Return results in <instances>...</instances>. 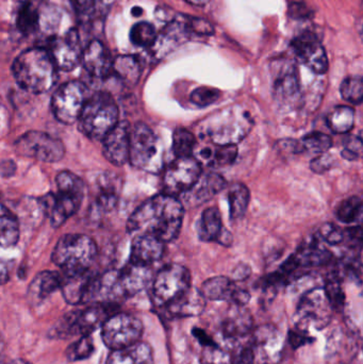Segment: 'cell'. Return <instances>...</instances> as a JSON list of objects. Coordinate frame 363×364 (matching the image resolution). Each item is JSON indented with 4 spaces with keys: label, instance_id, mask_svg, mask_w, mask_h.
<instances>
[{
    "label": "cell",
    "instance_id": "484cf974",
    "mask_svg": "<svg viewBox=\"0 0 363 364\" xmlns=\"http://www.w3.org/2000/svg\"><path fill=\"white\" fill-rule=\"evenodd\" d=\"M62 277L53 271L40 272L34 277L28 290V299L33 305H38L61 288Z\"/></svg>",
    "mask_w": 363,
    "mask_h": 364
},
{
    "label": "cell",
    "instance_id": "f6af8a7d",
    "mask_svg": "<svg viewBox=\"0 0 363 364\" xmlns=\"http://www.w3.org/2000/svg\"><path fill=\"white\" fill-rule=\"evenodd\" d=\"M202 364H232V357L217 344L205 346L200 354Z\"/></svg>",
    "mask_w": 363,
    "mask_h": 364
},
{
    "label": "cell",
    "instance_id": "b9f144b4",
    "mask_svg": "<svg viewBox=\"0 0 363 364\" xmlns=\"http://www.w3.org/2000/svg\"><path fill=\"white\" fill-rule=\"evenodd\" d=\"M95 352L93 339L91 336H81L79 340L70 344L66 350V358L70 363L85 360Z\"/></svg>",
    "mask_w": 363,
    "mask_h": 364
},
{
    "label": "cell",
    "instance_id": "6f0895ef",
    "mask_svg": "<svg viewBox=\"0 0 363 364\" xmlns=\"http://www.w3.org/2000/svg\"><path fill=\"white\" fill-rule=\"evenodd\" d=\"M232 275H234V279H232L234 282H242L251 275V269H249V265H239L234 269Z\"/></svg>",
    "mask_w": 363,
    "mask_h": 364
},
{
    "label": "cell",
    "instance_id": "bcb514c9",
    "mask_svg": "<svg viewBox=\"0 0 363 364\" xmlns=\"http://www.w3.org/2000/svg\"><path fill=\"white\" fill-rule=\"evenodd\" d=\"M221 97V92L215 87H197L192 92L191 102L198 107H208L215 104Z\"/></svg>",
    "mask_w": 363,
    "mask_h": 364
},
{
    "label": "cell",
    "instance_id": "ac0fdd59",
    "mask_svg": "<svg viewBox=\"0 0 363 364\" xmlns=\"http://www.w3.org/2000/svg\"><path fill=\"white\" fill-rule=\"evenodd\" d=\"M130 130L127 122H119L102 139V154L110 164L123 166L129 161Z\"/></svg>",
    "mask_w": 363,
    "mask_h": 364
},
{
    "label": "cell",
    "instance_id": "5bb4252c",
    "mask_svg": "<svg viewBox=\"0 0 363 364\" xmlns=\"http://www.w3.org/2000/svg\"><path fill=\"white\" fill-rule=\"evenodd\" d=\"M46 49L59 70L72 72L81 63L83 48L79 32L74 28L63 36L47 38Z\"/></svg>",
    "mask_w": 363,
    "mask_h": 364
},
{
    "label": "cell",
    "instance_id": "91938a15",
    "mask_svg": "<svg viewBox=\"0 0 363 364\" xmlns=\"http://www.w3.org/2000/svg\"><path fill=\"white\" fill-rule=\"evenodd\" d=\"M185 1L189 2V4H193V6H205V4H209L211 0H185Z\"/></svg>",
    "mask_w": 363,
    "mask_h": 364
},
{
    "label": "cell",
    "instance_id": "11a10c76",
    "mask_svg": "<svg viewBox=\"0 0 363 364\" xmlns=\"http://www.w3.org/2000/svg\"><path fill=\"white\" fill-rule=\"evenodd\" d=\"M290 12H291L292 16L296 17V18H305V17H308L311 14L310 9L303 2L302 4H292Z\"/></svg>",
    "mask_w": 363,
    "mask_h": 364
},
{
    "label": "cell",
    "instance_id": "7bdbcfd3",
    "mask_svg": "<svg viewBox=\"0 0 363 364\" xmlns=\"http://www.w3.org/2000/svg\"><path fill=\"white\" fill-rule=\"evenodd\" d=\"M323 289L332 309L336 311L342 310L345 305V294L341 284L340 276L337 273L330 275L326 280L325 287Z\"/></svg>",
    "mask_w": 363,
    "mask_h": 364
},
{
    "label": "cell",
    "instance_id": "5b68a950",
    "mask_svg": "<svg viewBox=\"0 0 363 364\" xmlns=\"http://www.w3.org/2000/svg\"><path fill=\"white\" fill-rule=\"evenodd\" d=\"M254 121L240 107L215 113L202 123V134L215 145H237L251 132Z\"/></svg>",
    "mask_w": 363,
    "mask_h": 364
},
{
    "label": "cell",
    "instance_id": "681fc988",
    "mask_svg": "<svg viewBox=\"0 0 363 364\" xmlns=\"http://www.w3.org/2000/svg\"><path fill=\"white\" fill-rule=\"evenodd\" d=\"M117 193L114 186H104L97 199V205L104 211H111L117 203Z\"/></svg>",
    "mask_w": 363,
    "mask_h": 364
},
{
    "label": "cell",
    "instance_id": "c3c4849f",
    "mask_svg": "<svg viewBox=\"0 0 363 364\" xmlns=\"http://www.w3.org/2000/svg\"><path fill=\"white\" fill-rule=\"evenodd\" d=\"M362 153V139L360 134L358 136H351L345 139V149H343L342 153H341L345 159L354 161V160L359 159Z\"/></svg>",
    "mask_w": 363,
    "mask_h": 364
},
{
    "label": "cell",
    "instance_id": "9c48e42d",
    "mask_svg": "<svg viewBox=\"0 0 363 364\" xmlns=\"http://www.w3.org/2000/svg\"><path fill=\"white\" fill-rule=\"evenodd\" d=\"M191 288V273L180 264H170L158 272L153 279L151 297L157 307H166Z\"/></svg>",
    "mask_w": 363,
    "mask_h": 364
},
{
    "label": "cell",
    "instance_id": "db71d44e",
    "mask_svg": "<svg viewBox=\"0 0 363 364\" xmlns=\"http://www.w3.org/2000/svg\"><path fill=\"white\" fill-rule=\"evenodd\" d=\"M232 364H255V350L251 348H243Z\"/></svg>",
    "mask_w": 363,
    "mask_h": 364
},
{
    "label": "cell",
    "instance_id": "60d3db41",
    "mask_svg": "<svg viewBox=\"0 0 363 364\" xmlns=\"http://www.w3.org/2000/svg\"><path fill=\"white\" fill-rule=\"evenodd\" d=\"M158 33L156 28L147 21L136 23L130 30V41L139 47L151 48L157 40Z\"/></svg>",
    "mask_w": 363,
    "mask_h": 364
},
{
    "label": "cell",
    "instance_id": "ee69618b",
    "mask_svg": "<svg viewBox=\"0 0 363 364\" xmlns=\"http://www.w3.org/2000/svg\"><path fill=\"white\" fill-rule=\"evenodd\" d=\"M343 100L353 105H360L363 100V81L360 76H350L343 80L340 87Z\"/></svg>",
    "mask_w": 363,
    "mask_h": 364
},
{
    "label": "cell",
    "instance_id": "d6986e66",
    "mask_svg": "<svg viewBox=\"0 0 363 364\" xmlns=\"http://www.w3.org/2000/svg\"><path fill=\"white\" fill-rule=\"evenodd\" d=\"M81 63L90 76L104 79L112 74L113 58L106 45L93 40L83 49Z\"/></svg>",
    "mask_w": 363,
    "mask_h": 364
},
{
    "label": "cell",
    "instance_id": "d4e9b609",
    "mask_svg": "<svg viewBox=\"0 0 363 364\" xmlns=\"http://www.w3.org/2000/svg\"><path fill=\"white\" fill-rule=\"evenodd\" d=\"M319 235H313L305 240L296 252V259L300 267H321L332 260V255L322 243Z\"/></svg>",
    "mask_w": 363,
    "mask_h": 364
},
{
    "label": "cell",
    "instance_id": "6125c7cd",
    "mask_svg": "<svg viewBox=\"0 0 363 364\" xmlns=\"http://www.w3.org/2000/svg\"><path fill=\"white\" fill-rule=\"evenodd\" d=\"M8 364H31L28 361L23 360V359H14V360L10 361Z\"/></svg>",
    "mask_w": 363,
    "mask_h": 364
},
{
    "label": "cell",
    "instance_id": "f35d334b",
    "mask_svg": "<svg viewBox=\"0 0 363 364\" xmlns=\"http://www.w3.org/2000/svg\"><path fill=\"white\" fill-rule=\"evenodd\" d=\"M300 151H306L313 155L327 153L332 146V140L328 134L313 132L306 134L300 142Z\"/></svg>",
    "mask_w": 363,
    "mask_h": 364
},
{
    "label": "cell",
    "instance_id": "7c38bea8",
    "mask_svg": "<svg viewBox=\"0 0 363 364\" xmlns=\"http://www.w3.org/2000/svg\"><path fill=\"white\" fill-rule=\"evenodd\" d=\"M19 156L38 160L45 164H55L63 159L65 146L59 139L40 132H28L15 142Z\"/></svg>",
    "mask_w": 363,
    "mask_h": 364
},
{
    "label": "cell",
    "instance_id": "7a4b0ae2",
    "mask_svg": "<svg viewBox=\"0 0 363 364\" xmlns=\"http://www.w3.org/2000/svg\"><path fill=\"white\" fill-rule=\"evenodd\" d=\"M58 68L44 47L23 51L13 62L12 73L17 85L28 93L50 91L58 80Z\"/></svg>",
    "mask_w": 363,
    "mask_h": 364
},
{
    "label": "cell",
    "instance_id": "603a6c76",
    "mask_svg": "<svg viewBox=\"0 0 363 364\" xmlns=\"http://www.w3.org/2000/svg\"><path fill=\"white\" fill-rule=\"evenodd\" d=\"M206 301L200 289L191 287L164 308L168 318H195L205 311Z\"/></svg>",
    "mask_w": 363,
    "mask_h": 364
},
{
    "label": "cell",
    "instance_id": "94428289",
    "mask_svg": "<svg viewBox=\"0 0 363 364\" xmlns=\"http://www.w3.org/2000/svg\"><path fill=\"white\" fill-rule=\"evenodd\" d=\"M131 13L134 16L139 17L142 15L143 10L140 8V6H134V8L132 9Z\"/></svg>",
    "mask_w": 363,
    "mask_h": 364
},
{
    "label": "cell",
    "instance_id": "4316f807",
    "mask_svg": "<svg viewBox=\"0 0 363 364\" xmlns=\"http://www.w3.org/2000/svg\"><path fill=\"white\" fill-rule=\"evenodd\" d=\"M106 364H153V348L139 341L128 348L112 350Z\"/></svg>",
    "mask_w": 363,
    "mask_h": 364
},
{
    "label": "cell",
    "instance_id": "e0dca14e",
    "mask_svg": "<svg viewBox=\"0 0 363 364\" xmlns=\"http://www.w3.org/2000/svg\"><path fill=\"white\" fill-rule=\"evenodd\" d=\"M97 284L98 275L87 271L62 278L60 290L62 291L66 303L70 305H82L96 301Z\"/></svg>",
    "mask_w": 363,
    "mask_h": 364
},
{
    "label": "cell",
    "instance_id": "f546056e",
    "mask_svg": "<svg viewBox=\"0 0 363 364\" xmlns=\"http://www.w3.org/2000/svg\"><path fill=\"white\" fill-rule=\"evenodd\" d=\"M281 343L278 331L268 325L260 327L254 333L251 348L266 357L269 360H275L278 358Z\"/></svg>",
    "mask_w": 363,
    "mask_h": 364
},
{
    "label": "cell",
    "instance_id": "be15d7a7",
    "mask_svg": "<svg viewBox=\"0 0 363 364\" xmlns=\"http://www.w3.org/2000/svg\"><path fill=\"white\" fill-rule=\"evenodd\" d=\"M264 364H268V363H264Z\"/></svg>",
    "mask_w": 363,
    "mask_h": 364
},
{
    "label": "cell",
    "instance_id": "3957f363",
    "mask_svg": "<svg viewBox=\"0 0 363 364\" xmlns=\"http://www.w3.org/2000/svg\"><path fill=\"white\" fill-rule=\"evenodd\" d=\"M55 183L58 192L48 193L38 201L51 226L58 228L78 211L85 197V183L68 171L60 172Z\"/></svg>",
    "mask_w": 363,
    "mask_h": 364
},
{
    "label": "cell",
    "instance_id": "7402d4cb",
    "mask_svg": "<svg viewBox=\"0 0 363 364\" xmlns=\"http://www.w3.org/2000/svg\"><path fill=\"white\" fill-rule=\"evenodd\" d=\"M166 243L147 233L134 235L129 262L151 267L163 256Z\"/></svg>",
    "mask_w": 363,
    "mask_h": 364
},
{
    "label": "cell",
    "instance_id": "816d5d0a",
    "mask_svg": "<svg viewBox=\"0 0 363 364\" xmlns=\"http://www.w3.org/2000/svg\"><path fill=\"white\" fill-rule=\"evenodd\" d=\"M185 25L187 26L189 31L200 34V36H211L215 32L212 23H209L206 19L197 18V17L189 18V21Z\"/></svg>",
    "mask_w": 363,
    "mask_h": 364
},
{
    "label": "cell",
    "instance_id": "680465c9",
    "mask_svg": "<svg viewBox=\"0 0 363 364\" xmlns=\"http://www.w3.org/2000/svg\"><path fill=\"white\" fill-rule=\"evenodd\" d=\"M11 269L8 261L0 259V286H4L10 280Z\"/></svg>",
    "mask_w": 363,
    "mask_h": 364
},
{
    "label": "cell",
    "instance_id": "f907efd6",
    "mask_svg": "<svg viewBox=\"0 0 363 364\" xmlns=\"http://www.w3.org/2000/svg\"><path fill=\"white\" fill-rule=\"evenodd\" d=\"M335 164H336V160H335L334 156L324 153L317 156V158L311 161L310 168L317 174H324L330 171Z\"/></svg>",
    "mask_w": 363,
    "mask_h": 364
},
{
    "label": "cell",
    "instance_id": "83f0119b",
    "mask_svg": "<svg viewBox=\"0 0 363 364\" xmlns=\"http://www.w3.org/2000/svg\"><path fill=\"white\" fill-rule=\"evenodd\" d=\"M225 186V179L217 173L202 175L195 186L188 192L190 193L189 200L193 205H202L219 194Z\"/></svg>",
    "mask_w": 363,
    "mask_h": 364
},
{
    "label": "cell",
    "instance_id": "4dcf8cb0",
    "mask_svg": "<svg viewBox=\"0 0 363 364\" xmlns=\"http://www.w3.org/2000/svg\"><path fill=\"white\" fill-rule=\"evenodd\" d=\"M236 282L226 276L209 278L200 287V291L206 301H232L236 292Z\"/></svg>",
    "mask_w": 363,
    "mask_h": 364
},
{
    "label": "cell",
    "instance_id": "836d02e7",
    "mask_svg": "<svg viewBox=\"0 0 363 364\" xmlns=\"http://www.w3.org/2000/svg\"><path fill=\"white\" fill-rule=\"evenodd\" d=\"M215 149L211 147H205L198 153L200 159L198 162L200 164H212L217 168H225V166H232L236 161L238 157V149L237 145H215Z\"/></svg>",
    "mask_w": 363,
    "mask_h": 364
},
{
    "label": "cell",
    "instance_id": "d6a6232c",
    "mask_svg": "<svg viewBox=\"0 0 363 364\" xmlns=\"http://www.w3.org/2000/svg\"><path fill=\"white\" fill-rule=\"evenodd\" d=\"M112 74L127 87H134L140 80L142 68L134 55H119L113 59Z\"/></svg>",
    "mask_w": 363,
    "mask_h": 364
},
{
    "label": "cell",
    "instance_id": "ffe728a7",
    "mask_svg": "<svg viewBox=\"0 0 363 364\" xmlns=\"http://www.w3.org/2000/svg\"><path fill=\"white\" fill-rule=\"evenodd\" d=\"M197 235L200 241L217 242L223 246H230L234 241L232 233L224 228L221 212L215 207L202 212L198 220Z\"/></svg>",
    "mask_w": 363,
    "mask_h": 364
},
{
    "label": "cell",
    "instance_id": "4fadbf2b",
    "mask_svg": "<svg viewBox=\"0 0 363 364\" xmlns=\"http://www.w3.org/2000/svg\"><path fill=\"white\" fill-rule=\"evenodd\" d=\"M202 164L194 156L176 158L163 174V193L177 197L189 192L202 176Z\"/></svg>",
    "mask_w": 363,
    "mask_h": 364
},
{
    "label": "cell",
    "instance_id": "8d00e7d4",
    "mask_svg": "<svg viewBox=\"0 0 363 364\" xmlns=\"http://www.w3.org/2000/svg\"><path fill=\"white\" fill-rule=\"evenodd\" d=\"M326 122L334 134H349L355 125V111L349 106L336 107L330 111Z\"/></svg>",
    "mask_w": 363,
    "mask_h": 364
},
{
    "label": "cell",
    "instance_id": "f5cc1de1",
    "mask_svg": "<svg viewBox=\"0 0 363 364\" xmlns=\"http://www.w3.org/2000/svg\"><path fill=\"white\" fill-rule=\"evenodd\" d=\"M313 338L305 331H298V329H291L289 333V342L294 350H298L300 346H306V344L313 342Z\"/></svg>",
    "mask_w": 363,
    "mask_h": 364
},
{
    "label": "cell",
    "instance_id": "d590c367",
    "mask_svg": "<svg viewBox=\"0 0 363 364\" xmlns=\"http://www.w3.org/2000/svg\"><path fill=\"white\" fill-rule=\"evenodd\" d=\"M251 200V192L245 184L237 182L230 186L228 191L230 218L232 220H240L244 216Z\"/></svg>",
    "mask_w": 363,
    "mask_h": 364
},
{
    "label": "cell",
    "instance_id": "cb8c5ba5",
    "mask_svg": "<svg viewBox=\"0 0 363 364\" xmlns=\"http://www.w3.org/2000/svg\"><path fill=\"white\" fill-rule=\"evenodd\" d=\"M119 271V284L124 299L134 296L144 290L153 279L151 267L129 262Z\"/></svg>",
    "mask_w": 363,
    "mask_h": 364
},
{
    "label": "cell",
    "instance_id": "277c9868",
    "mask_svg": "<svg viewBox=\"0 0 363 364\" xmlns=\"http://www.w3.org/2000/svg\"><path fill=\"white\" fill-rule=\"evenodd\" d=\"M97 256V246L89 235L68 233L55 244L51 259L65 276L90 271Z\"/></svg>",
    "mask_w": 363,
    "mask_h": 364
},
{
    "label": "cell",
    "instance_id": "2e32d148",
    "mask_svg": "<svg viewBox=\"0 0 363 364\" xmlns=\"http://www.w3.org/2000/svg\"><path fill=\"white\" fill-rule=\"evenodd\" d=\"M296 58L315 74H326L330 68L327 55L319 38L310 32L300 34L292 42Z\"/></svg>",
    "mask_w": 363,
    "mask_h": 364
},
{
    "label": "cell",
    "instance_id": "1f68e13d",
    "mask_svg": "<svg viewBox=\"0 0 363 364\" xmlns=\"http://www.w3.org/2000/svg\"><path fill=\"white\" fill-rule=\"evenodd\" d=\"M79 23L92 25L102 21L108 12L107 0H70Z\"/></svg>",
    "mask_w": 363,
    "mask_h": 364
},
{
    "label": "cell",
    "instance_id": "f1b7e54d",
    "mask_svg": "<svg viewBox=\"0 0 363 364\" xmlns=\"http://www.w3.org/2000/svg\"><path fill=\"white\" fill-rule=\"evenodd\" d=\"M275 97L281 102H291L300 95V79L293 65H287L278 72L274 85Z\"/></svg>",
    "mask_w": 363,
    "mask_h": 364
},
{
    "label": "cell",
    "instance_id": "6da1fadb",
    "mask_svg": "<svg viewBox=\"0 0 363 364\" xmlns=\"http://www.w3.org/2000/svg\"><path fill=\"white\" fill-rule=\"evenodd\" d=\"M185 208L177 197L158 194L147 199L127 222V232L136 235L147 233L164 243L174 241L183 226Z\"/></svg>",
    "mask_w": 363,
    "mask_h": 364
},
{
    "label": "cell",
    "instance_id": "52a82bcc",
    "mask_svg": "<svg viewBox=\"0 0 363 364\" xmlns=\"http://www.w3.org/2000/svg\"><path fill=\"white\" fill-rule=\"evenodd\" d=\"M332 309L323 288H315L303 295L298 303L294 324L298 331H322L332 322Z\"/></svg>",
    "mask_w": 363,
    "mask_h": 364
},
{
    "label": "cell",
    "instance_id": "ba28073f",
    "mask_svg": "<svg viewBox=\"0 0 363 364\" xmlns=\"http://www.w3.org/2000/svg\"><path fill=\"white\" fill-rule=\"evenodd\" d=\"M139 170L157 172L161 166L159 139L144 123H136L130 130L129 161Z\"/></svg>",
    "mask_w": 363,
    "mask_h": 364
},
{
    "label": "cell",
    "instance_id": "7dc6e473",
    "mask_svg": "<svg viewBox=\"0 0 363 364\" xmlns=\"http://www.w3.org/2000/svg\"><path fill=\"white\" fill-rule=\"evenodd\" d=\"M319 237L330 245H338L345 240V230L332 223H326L320 229Z\"/></svg>",
    "mask_w": 363,
    "mask_h": 364
},
{
    "label": "cell",
    "instance_id": "8fae6325",
    "mask_svg": "<svg viewBox=\"0 0 363 364\" xmlns=\"http://www.w3.org/2000/svg\"><path fill=\"white\" fill-rule=\"evenodd\" d=\"M143 331L140 318L129 314H114L102 323V341L110 350H121L140 341Z\"/></svg>",
    "mask_w": 363,
    "mask_h": 364
},
{
    "label": "cell",
    "instance_id": "30bf717a",
    "mask_svg": "<svg viewBox=\"0 0 363 364\" xmlns=\"http://www.w3.org/2000/svg\"><path fill=\"white\" fill-rule=\"evenodd\" d=\"M87 87L78 80L68 81L55 90L51 98V110L55 119L64 125L78 122L87 102Z\"/></svg>",
    "mask_w": 363,
    "mask_h": 364
},
{
    "label": "cell",
    "instance_id": "8992f818",
    "mask_svg": "<svg viewBox=\"0 0 363 364\" xmlns=\"http://www.w3.org/2000/svg\"><path fill=\"white\" fill-rule=\"evenodd\" d=\"M87 138L100 141L119 124V108L108 92H96L87 98L78 119Z\"/></svg>",
    "mask_w": 363,
    "mask_h": 364
},
{
    "label": "cell",
    "instance_id": "44dd1931",
    "mask_svg": "<svg viewBox=\"0 0 363 364\" xmlns=\"http://www.w3.org/2000/svg\"><path fill=\"white\" fill-rule=\"evenodd\" d=\"M253 326L251 312L244 306L232 304L222 322V335L227 341H238L251 333Z\"/></svg>",
    "mask_w": 363,
    "mask_h": 364
},
{
    "label": "cell",
    "instance_id": "74e56055",
    "mask_svg": "<svg viewBox=\"0 0 363 364\" xmlns=\"http://www.w3.org/2000/svg\"><path fill=\"white\" fill-rule=\"evenodd\" d=\"M197 140L195 136L185 128H178L173 134V153L176 158L192 157L195 153Z\"/></svg>",
    "mask_w": 363,
    "mask_h": 364
},
{
    "label": "cell",
    "instance_id": "9a60e30c",
    "mask_svg": "<svg viewBox=\"0 0 363 364\" xmlns=\"http://www.w3.org/2000/svg\"><path fill=\"white\" fill-rule=\"evenodd\" d=\"M16 26L23 36L38 32L49 36L53 26L50 4L38 0H23L17 10Z\"/></svg>",
    "mask_w": 363,
    "mask_h": 364
},
{
    "label": "cell",
    "instance_id": "9f6ffc18",
    "mask_svg": "<svg viewBox=\"0 0 363 364\" xmlns=\"http://www.w3.org/2000/svg\"><path fill=\"white\" fill-rule=\"evenodd\" d=\"M192 333H193L194 337L198 340V342L202 344V348L217 344L213 341L212 338H211L210 336L204 331V329L194 328L193 331H192Z\"/></svg>",
    "mask_w": 363,
    "mask_h": 364
},
{
    "label": "cell",
    "instance_id": "e575fe53",
    "mask_svg": "<svg viewBox=\"0 0 363 364\" xmlns=\"http://www.w3.org/2000/svg\"><path fill=\"white\" fill-rule=\"evenodd\" d=\"M18 239V220L10 210L0 203V250L13 247Z\"/></svg>",
    "mask_w": 363,
    "mask_h": 364
},
{
    "label": "cell",
    "instance_id": "ab89813d",
    "mask_svg": "<svg viewBox=\"0 0 363 364\" xmlns=\"http://www.w3.org/2000/svg\"><path fill=\"white\" fill-rule=\"evenodd\" d=\"M362 213V200L358 196L345 199L337 205L336 218L343 224H354L359 220Z\"/></svg>",
    "mask_w": 363,
    "mask_h": 364
}]
</instances>
